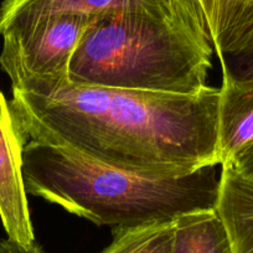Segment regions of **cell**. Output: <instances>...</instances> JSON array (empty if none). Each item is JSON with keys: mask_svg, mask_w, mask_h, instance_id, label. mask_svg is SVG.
I'll use <instances>...</instances> for the list:
<instances>
[{"mask_svg": "<svg viewBox=\"0 0 253 253\" xmlns=\"http://www.w3.org/2000/svg\"><path fill=\"white\" fill-rule=\"evenodd\" d=\"M26 143L65 147L121 169L179 177L220 164V88L194 96L75 84L11 87Z\"/></svg>", "mask_w": 253, "mask_h": 253, "instance_id": "cell-1", "label": "cell"}, {"mask_svg": "<svg viewBox=\"0 0 253 253\" xmlns=\"http://www.w3.org/2000/svg\"><path fill=\"white\" fill-rule=\"evenodd\" d=\"M213 45L200 0L94 15L69 67L84 86L194 96L208 88Z\"/></svg>", "mask_w": 253, "mask_h": 253, "instance_id": "cell-2", "label": "cell"}, {"mask_svg": "<svg viewBox=\"0 0 253 253\" xmlns=\"http://www.w3.org/2000/svg\"><path fill=\"white\" fill-rule=\"evenodd\" d=\"M221 164L179 177L143 174L97 162L70 148L28 142L26 193L98 226H137L215 209Z\"/></svg>", "mask_w": 253, "mask_h": 253, "instance_id": "cell-3", "label": "cell"}, {"mask_svg": "<svg viewBox=\"0 0 253 253\" xmlns=\"http://www.w3.org/2000/svg\"><path fill=\"white\" fill-rule=\"evenodd\" d=\"M94 15L58 14L0 30V67L11 87L69 77L71 58Z\"/></svg>", "mask_w": 253, "mask_h": 253, "instance_id": "cell-4", "label": "cell"}, {"mask_svg": "<svg viewBox=\"0 0 253 253\" xmlns=\"http://www.w3.org/2000/svg\"><path fill=\"white\" fill-rule=\"evenodd\" d=\"M25 144L10 102L0 91V220L8 238L33 245L35 235L23 175Z\"/></svg>", "mask_w": 253, "mask_h": 253, "instance_id": "cell-5", "label": "cell"}, {"mask_svg": "<svg viewBox=\"0 0 253 253\" xmlns=\"http://www.w3.org/2000/svg\"><path fill=\"white\" fill-rule=\"evenodd\" d=\"M222 80L253 82V0H200Z\"/></svg>", "mask_w": 253, "mask_h": 253, "instance_id": "cell-6", "label": "cell"}, {"mask_svg": "<svg viewBox=\"0 0 253 253\" xmlns=\"http://www.w3.org/2000/svg\"><path fill=\"white\" fill-rule=\"evenodd\" d=\"M253 143V82L222 80L218 103V159L231 163Z\"/></svg>", "mask_w": 253, "mask_h": 253, "instance_id": "cell-7", "label": "cell"}, {"mask_svg": "<svg viewBox=\"0 0 253 253\" xmlns=\"http://www.w3.org/2000/svg\"><path fill=\"white\" fill-rule=\"evenodd\" d=\"M216 210L222 218L233 253H253V179L232 165H221Z\"/></svg>", "mask_w": 253, "mask_h": 253, "instance_id": "cell-8", "label": "cell"}, {"mask_svg": "<svg viewBox=\"0 0 253 253\" xmlns=\"http://www.w3.org/2000/svg\"><path fill=\"white\" fill-rule=\"evenodd\" d=\"M167 1L169 0H5L0 6V30L58 14L99 15Z\"/></svg>", "mask_w": 253, "mask_h": 253, "instance_id": "cell-9", "label": "cell"}, {"mask_svg": "<svg viewBox=\"0 0 253 253\" xmlns=\"http://www.w3.org/2000/svg\"><path fill=\"white\" fill-rule=\"evenodd\" d=\"M172 253H233L227 228L216 208L174 218Z\"/></svg>", "mask_w": 253, "mask_h": 253, "instance_id": "cell-10", "label": "cell"}, {"mask_svg": "<svg viewBox=\"0 0 253 253\" xmlns=\"http://www.w3.org/2000/svg\"><path fill=\"white\" fill-rule=\"evenodd\" d=\"M113 240L101 253H172L174 220L113 227Z\"/></svg>", "mask_w": 253, "mask_h": 253, "instance_id": "cell-11", "label": "cell"}, {"mask_svg": "<svg viewBox=\"0 0 253 253\" xmlns=\"http://www.w3.org/2000/svg\"><path fill=\"white\" fill-rule=\"evenodd\" d=\"M227 164L232 165L237 171H240L245 176L253 179V143L248 145L246 149H243L232 162L227 163Z\"/></svg>", "mask_w": 253, "mask_h": 253, "instance_id": "cell-12", "label": "cell"}, {"mask_svg": "<svg viewBox=\"0 0 253 253\" xmlns=\"http://www.w3.org/2000/svg\"><path fill=\"white\" fill-rule=\"evenodd\" d=\"M0 253H45L42 248L36 243L33 245H23L16 241L6 238L0 241Z\"/></svg>", "mask_w": 253, "mask_h": 253, "instance_id": "cell-13", "label": "cell"}]
</instances>
